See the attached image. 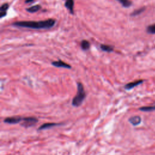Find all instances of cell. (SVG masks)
Segmentation results:
<instances>
[{
    "mask_svg": "<svg viewBox=\"0 0 155 155\" xmlns=\"http://www.w3.org/2000/svg\"><path fill=\"white\" fill-rule=\"evenodd\" d=\"M56 21L53 19H48L40 21H16L13 25L18 27L29 28L33 29H49L55 24Z\"/></svg>",
    "mask_w": 155,
    "mask_h": 155,
    "instance_id": "1",
    "label": "cell"
},
{
    "mask_svg": "<svg viewBox=\"0 0 155 155\" xmlns=\"http://www.w3.org/2000/svg\"><path fill=\"white\" fill-rule=\"evenodd\" d=\"M86 97V93L84 90L83 84L78 83V92L76 95L72 100V105L75 107H79L82 104Z\"/></svg>",
    "mask_w": 155,
    "mask_h": 155,
    "instance_id": "2",
    "label": "cell"
},
{
    "mask_svg": "<svg viewBox=\"0 0 155 155\" xmlns=\"http://www.w3.org/2000/svg\"><path fill=\"white\" fill-rule=\"evenodd\" d=\"M23 121L24 122L21 124V125L25 127V128H29V127L33 126L38 121V119L36 117H30V116L24 117L23 119Z\"/></svg>",
    "mask_w": 155,
    "mask_h": 155,
    "instance_id": "3",
    "label": "cell"
},
{
    "mask_svg": "<svg viewBox=\"0 0 155 155\" xmlns=\"http://www.w3.org/2000/svg\"><path fill=\"white\" fill-rule=\"evenodd\" d=\"M23 119V118H22L21 117H19V116L10 117L6 118V119L4 120V122L5 123H7L9 124H18L20 122L22 121Z\"/></svg>",
    "mask_w": 155,
    "mask_h": 155,
    "instance_id": "4",
    "label": "cell"
},
{
    "mask_svg": "<svg viewBox=\"0 0 155 155\" xmlns=\"http://www.w3.org/2000/svg\"><path fill=\"white\" fill-rule=\"evenodd\" d=\"M52 64L53 66L57 67H63V68H66V69H71V66L69 64H68L63 62L61 60L52 62Z\"/></svg>",
    "mask_w": 155,
    "mask_h": 155,
    "instance_id": "5",
    "label": "cell"
},
{
    "mask_svg": "<svg viewBox=\"0 0 155 155\" xmlns=\"http://www.w3.org/2000/svg\"><path fill=\"white\" fill-rule=\"evenodd\" d=\"M65 6L70 12L71 13L74 14V0H66Z\"/></svg>",
    "mask_w": 155,
    "mask_h": 155,
    "instance_id": "6",
    "label": "cell"
},
{
    "mask_svg": "<svg viewBox=\"0 0 155 155\" xmlns=\"http://www.w3.org/2000/svg\"><path fill=\"white\" fill-rule=\"evenodd\" d=\"M142 82H143L142 80H139V81H136L132 82V83H130L125 85V88L127 90H130V89L135 87L136 86L139 85L140 84H141L142 83Z\"/></svg>",
    "mask_w": 155,
    "mask_h": 155,
    "instance_id": "7",
    "label": "cell"
},
{
    "mask_svg": "<svg viewBox=\"0 0 155 155\" xmlns=\"http://www.w3.org/2000/svg\"><path fill=\"white\" fill-rule=\"evenodd\" d=\"M57 125H59V124H57V123H45V124H42V125H41L39 127L38 130H42L50 129L53 127L57 126Z\"/></svg>",
    "mask_w": 155,
    "mask_h": 155,
    "instance_id": "8",
    "label": "cell"
},
{
    "mask_svg": "<svg viewBox=\"0 0 155 155\" xmlns=\"http://www.w3.org/2000/svg\"><path fill=\"white\" fill-rule=\"evenodd\" d=\"M129 122L133 125H138L141 123V119L138 116H134L130 118Z\"/></svg>",
    "mask_w": 155,
    "mask_h": 155,
    "instance_id": "9",
    "label": "cell"
},
{
    "mask_svg": "<svg viewBox=\"0 0 155 155\" xmlns=\"http://www.w3.org/2000/svg\"><path fill=\"white\" fill-rule=\"evenodd\" d=\"M8 8V4L7 3L3 4L1 6V8H0V11H1V12H0V17L3 18L6 15V11Z\"/></svg>",
    "mask_w": 155,
    "mask_h": 155,
    "instance_id": "10",
    "label": "cell"
},
{
    "mask_svg": "<svg viewBox=\"0 0 155 155\" xmlns=\"http://www.w3.org/2000/svg\"><path fill=\"white\" fill-rule=\"evenodd\" d=\"M41 7L40 5L37 4V5H35V6H33L29 8H26V11L27 12H29L30 13H35L38 12V11H40L41 9Z\"/></svg>",
    "mask_w": 155,
    "mask_h": 155,
    "instance_id": "11",
    "label": "cell"
},
{
    "mask_svg": "<svg viewBox=\"0 0 155 155\" xmlns=\"http://www.w3.org/2000/svg\"><path fill=\"white\" fill-rule=\"evenodd\" d=\"M100 48H101L102 50L107 52H112L113 51V47L108 45L102 44L100 45Z\"/></svg>",
    "mask_w": 155,
    "mask_h": 155,
    "instance_id": "12",
    "label": "cell"
},
{
    "mask_svg": "<svg viewBox=\"0 0 155 155\" xmlns=\"http://www.w3.org/2000/svg\"><path fill=\"white\" fill-rule=\"evenodd\" d=\"M81 49L84 50H87L89 49L90 47V42L87 40H83L81 42Z\"/></svg>",
    "mask_w": 155,
    "mask_h": 155,
    "instance_id": "13",
    "label": "cell"
},
{
    "mask_svg": "<svg viewBox=\"0 0 155 155\" xmlns=\"http://www.w3.org/2000/svg\"><path fill=\"white\" fill-rule=\"evenodd\" d=\"M124 7H129L132 6V2L130 0H116Z\"/></svg>",
    "mask_w": 155,
    "mask_h": 155,
    "instance_id": "14",
    "label": "cell"
},
{
    "mask_svg": "<svg viewBox=\"0 0 155 155\" xmlns=\"http://www.w3.org/2000/svg\"><path fill=\"white\" fill-rule=\"evenodd\" d=\"M147 32L150 34H155V24L149 25L147 29Z\"/></svg>",
    "mask_w": 155,
    "mask_h": 155,
    "instance_id": "15",
    "label": "cell"
},
{
    "mask_svg": "<svg viewBox=\"0 0 155 155\" xmlns=\"http://www.w3.org/2000/svg\"><path fill=\"white\" fill-rule=\"evenodd\" d=\"M155 110V107H141L140 108V110L141 111H151Z\"/></svg>",
    "mask_w": 155,
    "mask_h": 155,
    "instance_id": "16",
    "label": "cell"
},
{
    "mask_svg": "<svg viewBox=\"0 0 155 155\" xmlns=\"http://www.w3.org/2000/svg\"><path fill=\"white\" fill-rule=\"evenodd\" d=\"M144 11V8H139V9H138V10L135 11L134 12H133L132 13V16H136V15H139L140 13H141L142 12Z\"/></svg>",
    "mask_w": 155,
    "mask_h": 155,
    "instance_id": "17",
    "label": "cell"
},
{
    "mask_svg": "<svg viewBox=\"0 0 155 155\" xmlns=\"http://www.w3.org/2000/svg\"><path fill=\"white\" fill-rule=\"evenodd\" d=\"M33 1V0H25V3H30Z\"/></svg>",
    "mask_w": 155,
    "mask_h": 155,
    "instance_id": "18",
    "label": "cell"
}]
</instances>
